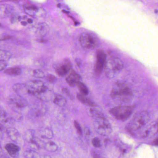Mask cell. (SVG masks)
I'll return each instance as SVG.
<instances>
[{"instance_id": "1", "label": "cell", "mask_w": 158, "mask_h": 158, "mask_svg": "<svg viewBox=\"0 0 158 158\" xmlns=\"http://www.w3.org/2000/svg\"><path fill=\"white\" fill-rule=\"evenodd\" d=\"M150 119V116L146 111L136 113L131 121L127 124L126 129L131 132L136 131L146 125Z\"/></svg>"}, {"instance_id": "2", "label": "cell", "mask_w": 158, "mask_h": 158, "mask_svg": "<svg viewBox=\"0 0 158 158\" xmlns=\"http://www.w3.org/2000/svg\"><path fill=\"white\" fill-rule=\"evenodd\" d=\"M123 67V63L118 58H110L106 59L104 68L105 74L108 79H111L115 74L122 70Z\"/></svg>"}, {"instance_id": "3", "label": "cell", "mask_w": 158, "mask_h": 158, "mask_svg": "<svg viewBox=\"0 0 158 158\" xmlns=\"http://www.w3.org/2000/svg\"><path fill=\"white\" fill-rule=\"evenodd\" d=\"M132 96L131 90L123 83H117L110 93V96L112 98H118L123 101H129Z\"/></svg>"}, {"instance_id": "4", "label": "cell", "mask_w": 158, "mask_h": 158, "mask_svg": "<svg viewBox=\"0 0 158 158\" xmlns=\"http://www.w3.org/2000/svg\"><path fill=\"white\" fill-rule=\"evenodd\" d=\"M80 44L84 49L92 50L95 48L98 44L97 37L90 32L82 33L79 39Z\"/></svg>"}, {"instance_id": "5", "label": "cell", "mask_w": 158, "mask_h": 158, "mask_svg": "<svg viewBox=\"0 0 158 158\" xmlns=\"http://www.w3.org/2000/svg\"><path fill=\"white\" fill-rule=\"evenodd\" d=\"M133 111L132 107L124 106L113 108L110 110V114L117 120H126L129 118Z\"/></svg>"}, {"instance_id": "6", "label": "cell", "mask_w": 158, "mask_h": 158, "mask_svg": "<svg viewBox=\"0 0 158 158\" xmlns=\"http://www.w3.org/2000/svg\"><path fill=\"white\" fill-rule=\"evenodd\" d=\"M94 127L96 131L101 135H108L112 131L110 124L106 118H100L95 120Z\"/></svg>"}, {"instance_id": "7", "label": "cell", "mask_w": 158, "mask_h": 158, "mask_svg": "<svg viewBox=\"0 0 158 158\" xmlns=\"http://www.w3.org/2000/svg\"><path fill=\"white\" fill-rule=\"evenodd\" d=\"M96 58L94 73L97 78H99L105 68L106 61V55L103 50L98 49L96 53Z\"/></svg>"}, {"instance_id": "8", "label": "cell", "mask_w": 158, "mask_h": 158, "mask_svg": "<svg viewBox=\"0 0 158 158\" xmlns=\"http://www.w3.org/2000/svg\"><path fill=\"white\" fill-rule=\"evenodd\" d=\"M8 102L10 107L18 112L25 108L28 105L26 99L18 95L10 96L8 98Z\"/></svg>"}, {"instance_id": "9", "label": "cell", "mask_w": 158, "mask_h": 158, "mask_svg": "<svg viewBox=\"0 0 158 158\" xmlns=\"http://www.w3.org/2000/svg\"><path fill=\"white\" fill-rule=\"evenodd\" d=\"M72 70V64L69 59H65L56 67V71L58 76L64 77Z\"/></svg>"}, {"instance_id": "10", "label": "cell", "mask_w": 158, "mask_h": 158, "mask_svg": "<svg viewBox=\"0 0 158 158\" xmlns=\"http://www.w3.org/2000/svg\"><path fill=\"white\" fill-rule=\"evenodd\" d=\"M81 77L74 70H71L66 78L67 83L71 87H74L81 82Z\"/></svg>"}, {"instance_id": "11", "label": "cell", "mask_w": 158, "mask_h": 158, "mask_svg": "<svg viewBox=\"0 0 158 158\" xmlns=\"http://www.w3.org/2000/svg\"><path fill=\"white\" fill-rule=\"evenodd\" d=\"M8 155L13 158H18L19 156L20 148L18 146L15 144V143H9L6 145L5 147Z\"/></svg>"}, {"instance_id": "12", "label": "cell", "mask_w": 158, "mask_h": 158, "mask_svg": "<svg viewBox=\"0 0 158 158\" xmlns=\"http://www.w3.org/2000/svg\"><path fill=\"white\" fill-rule=\"evenodd\" d=\"M15 9L12 6L7 4L0 5V18L8 17L14 14Z\"/></svg>"}, {"instance_id": "13", "label": "cell", "mask_w": 158, "mask_h": 158, "mask_svg": "<svg viewBox=\"0 0 158 158\" xmlns=\"http://www.w3.org/2000/svg\"><path fill=\"white\" fill-rule=\"evenodd\" d=\"M77 98L78 99L79 101L84 105H87L91 107H94L96 106L93 101L87 98L85 96L81 94H77Z\"/></svg>"}, {"instance_id": "14", "label": "cell", "mask_w": 158, "mask_h": 158, "mask_svg": "<svg viewBox=\"0 0 158 158\" xmlns=\"http://www.w3.org/2000/svg\"><path fill=\"white\" fill-rule=\"evenodd\" d=\"M6 75L11 76H16L21 74L22 72L21 69L18 67L9 68L6 69L4 71Z\"/></svg>"}, {"instance_id": "15", "label": "cell", "mask_w": 158, "mask_h": 158, "mask_svg": "<svg viewBox=\"0 0 158 158\" xmlns=\"http://www.w3.org/2000/svg\"><path fill=\"white\" fill-rule=\"evenodd\" d=\"M24 7L25 13L31 16H34L38 10V7L33 5H25Z\"/></svg>"}, {"instance_id": "16", "label": "cell", "mask_w": 158, "mask_h": 158, "mask_svg": "<svg viewBox=\"0 0 158 158\" xmlns=\"http://www.w3.org/2000/svg\"><path fill=\"white\" fill-rule=\"evenodd\" d=\"M53 103L59 106L63 107L66 105L67 101L64 96L57 95L54 98Z\"/></svg>"}, {"instance_id": "17", "label": "cell", "mask_w": 158, "mask_h": 158, "mask_svg": "<svg viewBox=\"0 0 158 158\" xmlns=\"http://www.w3.org/2000/svg\"><path fill=\"white\" fill-rule=\"evenodd\" d=\"M44 148L51 152H55L58 150V146L57 145L52 142H48L44 144Z\"/></svg>"}, {"instance_id": "18", "label": "cell", "mask_w": 158, "mask_h": 158, "mask_svg": "<svg viewBox=\"0 0 158 158\" xmlns=\"http://www.w3.org/2000/svg\"><path fill=\"white\" fill-rule=\"evenodd\" d=\"M89 114L90 116L95 118V119L100 118H106V116L103 113L94 109H90L89 110Z\"/></svg>"}, {"instance_id": "19", "label": "cell", "mask_w": 158, "mask_h": 158, "mask_svg": "<svg viewBox=\"0 0 158 158\" xmlns=\"http://www.w3.org/2000/svg\"><path fill=\"white\" fill-rule=\"evenodd\" d=\"M12 57L10 52L6 50L0 49V60L6 61L9 60Z\"/></svg>"}, {"instance_id": "20", "label": "cell", "mask_w": 158, "mask_h": 158, "mask_svg": "<svg viewBox=\"0 0 158 158\" xmlns=\"http://www.w3.org/2000/svg\"><path fill=\"white\" fill-rule=\"evenodd\" d=\"M77 86L78 87L80 92H81V94L86 96V95H87L89 94V90H88L86 85L83 83L82 82H80L78 83Z\"/></svg>"}, {"instance_id": "21", "label": "cell", "mask_w": 158, "mask_h": 158, "mask_svg": "<svg viewBox=\"0 0 158 158\" xmlns=\"http://www.w3.org/2000/svg\"><path fill=\"white\" fill-rule=\"evenodd\" d=\"M41 136L47 139H52L53 137V133L51 129L46 128L42 131Z\"/></svg>"}, {"instance_id": "22", "label": "cell", "mask_w": 158, "mask_h": 158, "mask_svg": "<svg viewBox=\"0 0 158 158\" xmlns=\"http://www.w3.org/2000/svg\"><path fill=\"white\" fill-rule=\"evenodd\" d=\"M35 138V132L32 130H29L25 133L24 138L26 141L29 143H31Z\"/></svg>"}, {"instance_id": "23", "label": "cell", "mask_w": 158, "mask_h": 158, "mask_svg": "<svg viewBox=\"0 0 158 158\" xmlns=\"http://www.w3.org/2000/svg\"><path fill=\"white\" fill-rule=\"evenodd\" d=\"M25 158H37L38 154L34 150H27L24 153Z\"/></svg>"}, {"instance_id": "24", "label": "cell", "mask_w": 158, "mask_h": 158, "mask_svg": "<svg viewBox=\"0 0 158 158\" xmlns=\"http://www.w3.org/2000/svg\"><path fill=\"white\" fill-rule=\"evenodd\" d=\"M9 120L8 115L4 110L0 109V124L5 123Z\"/></svg>"}, {"instance_id": "25", "label": "cell", "mask_w": 158, "mask_h": 158, "mask_svg": "<svg viewBox=\"0 0 158 158\" xmlns=\"http://www.w3.org/2000/svg\"><path fill=\"white\" fill-rule=\"evenodd\" d=\"M33 75L35 78H40V79L44 78L45 76L43 71L40 69L34 70L33 71Z\"/></svg>"}, {"instance_id": "26", "label": "cell", "mask_w": 158, "mask_h": 158, "mask_svg": "<svg viewBox=\"0 0 158 158\" xmlns=\"http://www.w3.org/2000/svg\"><path fill=\"white\" fill-rule=\"evenodd\" d=\"M62 92L64 93V94L66 95L67 96L69 97V99L71 100H73L74 99V96H73V94L71 93L70 91L69 90L68 88H64L62 89Z\"/></svg>"}, {"instance_id": "27", "label": "cell", "mask_w": 158, "mask_h": 158, "mask_svg": "<svg viewBox=\"0 0 158 158\" xmlns=\"http://www.w3.org/2000/svg\"><path fill=\"white\" fill-rule=\"evenodd\" d=\"M46 80L48 82L51 83H54L56 82L57 79L56 77L52 74H48L46 76Z\"/></svg>"}, {"instance_id": "28", "label": "cell", "mask_w": 158, "mask_h": 158, "mask_svg": "<svg viewBox=\"0 0 158 158\" xmlns=\"http://www.w3.org/2000/svg\"><path fill=\"white\" fill-rule=\"evenodd\" d=\"M92 144L95 147L99 148L101 146V142L98 138L95 137L92 141Z\"/></svg>"}, {"instance_id": "29", "label": "cell", "mask_w": 158, "mask_h": 158, "mask_svg": "<svg viewBox=\"0 0 158 158\" xmlns=\"http://www.w3.org/2000/svg\"><path fill=\"white\" fill-rule=\"evenodd\" d=\"M74 125H75V128L77 129L79 134L80 135H82V130L79 122L77 121H74Z\"/></svg>"}, {"instance_id": "30", "label": "cell", "mask_w": 158, "mask_h": 158, "mask_svg": "<svg viewBox=\"0 0 158 158\" xmlns=\"http://www.w3.org/2000/svg\"><path fill=\"white\" fill-rule=\"evenodd\" d=\"M12 38V36L8 34H0V41L10 40Z\"/></svg>"}, {"instance_id": "31", "label": "cell", "mask_w": 158, "mask_h": 158, "mask_svg": "<svg viewBox=\"0 0 158 158\" xmlns=\"http://www.w3.org/2000/svg\"><path fill=\"white\" fill-rule=\"evenodd\" d=\"M6 66H7V63L6 61L0 60V71L5 69Z\"/></svg>"}, {"instance_id": "32", "label": "cell", "mask_w": 158, "mask_h": 158, "mask_svg": "<svg viewBox=\"0 0 158 158\" xmlns=\"http://www.w3.org/2000/svg\"><path fill=\"white\" fill-rule=\"evenodd\" d=\"M21 18H20V16H14L12 17V19H11V21L12 23H15L16 21H19L21 19Z\"/></svg>"}, {"instance_id": "33", "label": "cell", "mask_w": 158, "mask_h": 158, "mask_svg": "<svg viewBox=\"0 0 158 158\" xmlns=\"http://www.w3.org/2000/svg\"><path fill=\"white\" fill-rule=\"evenodd\" d=\"M75 62H76L77 65L78 66H81L82 64V61L81 59H80L79 58H76V59H75Z\"/></svg>"}, {"instance_id": "34", "label": "cell", "mask_w": 158, "mask_h": 158, "mask_svg": "<svg viewBox=\"0 0 158 158\" xmlns=\"http://www.w3.org/2000/svg\"><path fill=\"white\" fill-rule=\"evenodd\" d=\"M92 157H93V158H101L100 157V156L99 155H98L94 151H93L92 152Z\"/></svg>"}, {"instance_id": "35", "label": "cell", "mask_w": 158, "mask_h": 158, "mask_svg": "<svg viewBox=\"0 0 158 158\" xmlns=\"http://www.w3.org/2000/svg\"><path fill=\"white\" fill-rule=\"evenodd\" d=\"M153 143H154V144L155 145L157 146H158V136L156 139H155V140L154 141Z\"/></svg>"}, {"instance_id": "36", "label": "cell", "mask_w": 158, "mask_h": 158, "mask_svg": "<svg viewBox=\"0 0 158 158\" xmlns=\"http://www.w3.org/2000/svg\"><path fill=\"white\" fill-rule=\"evenodd\" d=\"M40 158H52V157L49 155H44V156H41Z\"/></svg>"}, {"instance_id": "37", "label": "cell", "mask_w": 158, "mask_h": 158, "mask_svg": "<svg viewBox=\"0 0 158 158\" xmlns=\"http://www.w3.org/2000/svg\"><path fill=\"white\" fill-rule=\"evenodd\" d=\"M32 22H33V20H32V19H27V23L31 24V23H32Z\"/></svg>"}, {"instance_id": "38", "label": "cell", "mask_w": 158, "mask_h": 158, "mask_svg": "<svg viewBox=\"0 0 158 158\" xmlns=\"http://www.w3.org/2000/svg\"><path fill=\"white\" fill-rule=\"evenodd\" d=\"M21 23L23 26H26L27 24V22H26V21H22Z\"/></svg>"}, {"instance_id": "39", "label": "cell", "mask_w": 158, "mask_h": 158, "mask_svg": "<svg viewBox=\"0 0 158 158\" xmlns=\"http://www.w3.org/2000/svg\"><path fill=\"white\" fill-rule=\"evenodd\" d=\"M47 41H46V40H45V39H41V40H40V42H41L42 43H44L45 42Z\"/></svg>"}, {"instance_id": "40", "label": "cell", "mask_w": 158, "mask_h": 158, "mask_svg": "<svg viewBox=\"0 0 158 158\" xmlns=\"http://www.w3.org/2000/svg\"><path fill=\"white\" fill-rule=\"evenodd\" d=\"M63 12L64 13H66V14H69V13L68 11H65V10H63Z\"/></svg>"}, {"instance_id": "41", "label": "cell", "mask_w": 158, "mask_h": 158, "mask_svg": "<svg viewBox=\"0 0 158 158\" xmlns=\"http://www.w3.org/2000/svg\"><path fill=\"white\" fill-rule=\"evenodd\" d=\"M2 124H0V131H1V130H2Z\"/></svg>"}, {"instance_id": "42", "label": "cell", "mask_w": 158, "mask_h": 158, "mask_svg": "<svg viewBox=\"0 0 158 158\" xmlns=\"http://www.w3.org/2000/svg\"><path fill=\"white\" fill-rule=\"evenodd\" d=\"M2 27V24H1V23H0V28H1V27Z\"/></svg>"}]
</instances>
